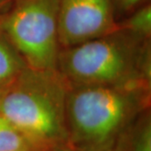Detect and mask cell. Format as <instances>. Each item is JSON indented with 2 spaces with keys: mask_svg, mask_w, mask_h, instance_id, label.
<instances>
[{
  "mask_svg": "<svg viewBox=\"0 0 151 151\" xmlns=\"http://www.w3.org/2000/svg\"><path fill=\"white\" fill-rule=\"evenodd\" d=\"M6 86H7V85H5V86H0V100H1V98H2V96H3L4 92L5 91Z\"/></svg>",
  "mask_w": 151,
  "mask_h": 151,
  "instance_id": "13",
  "label": "cell"
},
{
  "mask_svg": "<svg viewBox=\"0 0 151 151\" xmlns=\"http://www.w3.org/2000/svg\"><path fill=\"white\" fill-rule=\"evenodd\" d=\"M151 84L68 86V145L76 151L114 149L136 119L150 108Z\"/></svg>",
  "mask_w": 151,
  "mask_h": 151,
  "instance_id": "1",
  "label": "cell"
},
{
  "mask_svg": "<svg viewBox=\"0 0 151 151\" xmlns=\"http://www.w3.org/2000/svg\"><path fill=\"white\" fill-rule=\"evenodd\" d=\"M107 151H117L116 149H113V150H107Z\"/></svg>",
  "mask_w": 151,
  "mask_h": 151,
  "instance_id": "14",
  "label": "cell"
},
{
  "mask_svg": "<svg viewBox=\"0 0 151 151\" xmlns=\"http://www.w3.org/2000/svg\"><path fill=\"white\" fill-rule=\"evenodd\" d=\"M67 92L68 84L57 70L27 67L6 86L0 115L42 151L68 145Z\"/></svg>",
  "mask_w": 151,
  "mask_h": 151,
  "instance_id": "3",
  "label": "cell"
},
{
  "mask_svg": "<svg viewBox=\"0 0 151 151\" xmlns=\"http://www.w3.org/2000/svg\"><path fill=\"white\" fill-rule=\"evenodd\" d=\"M120 29H125L135 35L151 39V5L146 4L131 13V15L123 21H119Z\"/></svg>",
  "mask_w": 151,
  "mask_h": 151,
  "instance_id": "9",
  "label": "cell"
},
{
  "mask_svg": "<svg viewBox=\"0 0 151 151\" xmlns=\"http://www.w3.org/2000/svg\"><path fill=\"white\" fill-rule=\"evenodd\" d=\"M146 0H116L118 14H131Z\"/></svg>",
  "mask_w": 151,
  "mask_h": 151,
  "instance_id": "10",
  "label": "cell"
},
{
  "mask_svg": "<svg viewBox=\"0 0 151 151\" xmlns=\"http://www.w3.org/2000/svg\"><path fill=\"white\" fill-rule=\"evenodd\" d=\"M116 0H60V48H67L120 29Z\"/></svg>",
  "mask_w": 151,
  "mask_h": 151,
  "instance_id": "5",
  "label": "cell"
},
{
  "mask_svg": "<svg viewBox=\"0 0 151 151\" xmlns=\"http://www.w3.org/2000/svg\"><path fill=\"white\" fill-rule=\"evenodd\" d=\"M0 151H42L0 115Z\"/></svg>",
  "mask_w": 151,
  "mask_h": 151,
  "instance_id": "8",
  "label": "cell"
},
{
  "mask_svg": "<svg viewBox=\"0 0 151 151\" xmlns=\"http://www.w3.org/2000/svg\"><path fill=\"white\" fill-rule=\"evenodd\" d=\"M17 0H0V18L5 15L16 3Z\"/></svg>",
  "mask_w": 151,
  "mask_h": 151,
  "instance_id": "11",
  "label": "cell"
},
{
  "mask_svg": "<svg viewBox=\"0 0 151 151\" xmlns=\"http://www.w3.org/2000/svg\"><path fill=\"white\" fill-rule=\"evenodd\" d=\"M114 149L117 151H151L150 108L135 120Z\"/></svg>",
  "mask_w": 151,
  "mask_h": 151,
  "instance_id": "6",
  "label": "cell"
},
{
  "mask_svg": "<svg viewBox=\"0 0 151 151\" xmlns=\"http://www.w3.org/2000/svg\"><path fill=\"white\" fill-rule=\"evenodd\" d=\"M57 71L68 86L151 84L150 40L119 29L61 49Z\"/></svg>",
  "mask_w": 151,
  "mask_h": 151,
  "instance_id": "2",
  "label": "cell"
},
{
  "mask_svg": "<svg viewBox=\"0 0 151 151\" xmlns=\"http://www.w3.org/2000/svg\"><path fill=\"white\" fill-rule=\"evenodd\" d=\"M26 68L20 55L0 30V86L12 82Z\"/></svg>",
  "mask_w": 151,
  "mask_h": 151,
  "instance_id": "7",
  "label": "cell"
},
{
  "mask_svg": "<svg viewBox=\"0 0 151 151\" xmlns=\"http://www.w3.org/2000/svg\"><path fill=\"white\" fill-rule=\"evenodd\" d=\"M59 9L60 0H17L0 18V30L30 69L57 70Z\"/></svg>",
  "mask_w": 151,
  "mask_h": 151,
  "instance_id": "4",
  "label": "cell"
},
{
  "mask_svg": "<svg viewBox=\"0 0 151 151\" xmlns=\"http://www.w3.org/2000/svg\"><path fill=\"white\" fill-rule=\"evenodd\" d=\"M45 151H76L74 150L73 148H71L70 145H60V146H56L54 148H51V149H49Z\"/></svg>",
  "mask_w": 151,
  "mask_h": 151,
  "instance_id": "12",
  "label": "cell"
}]
</instances>
